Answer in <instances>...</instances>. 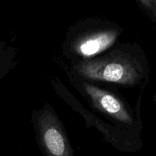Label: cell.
Listing matches in <instances>:
<instances>
[{"label": "cell", "mask_w": 156, "mask_h": 156, "mask_svg": "<svg viewBox=\"0 0 156 156\" xmlns=\"http://www.w3.org/2000/svg\"><path fill=\"white\" fill-rule=\"evenodd\" d=\"M33 120L38 144L44 156H74L64 126L50 105L34 111Z\"/></svg>", "instance_id": "obj_2"}, {"label": "cell", "mask_w": 156, "mask_h": 156, "mask_svg": "<svg viewBox=\"0 0 156 156\" xmlns=\"http://www.w3.org/2000/svg\"><path fill=\"white\" fill-rule=\"evenodd\" d=\"M120 32L116 29L88 30L79 33L70 42V50L83 59L93 58L112 47Z\"/></svg>", "instance_id": "obj_4"}, {"label": "cell", "mask_w": 156, "mask_h": 156, "mask_svg": "<svg viewBox=\"0 0 156 156\" xmlns=\"http://www.w3.org/2000/svg\"><path fill=\"white\" fill-rule=\"evenodd\" d=\"M79 83L87 97L91 100V104L105 115L126 126L133 125V117L120 98L111 91L89 83L86 80Z\"/></svg>", "instance_id": "obj_3"}, {"label": "cell", "mask_w": 156, "mask_h": 156, "mask_svg": "<svg viewBox=\"0 0 156 156\" xmlns=\"http://www.w3.org/2000/svg\"><path fill=\"white\" fill-rule=\"evenodd\" d=\"M73 69L86 81L112 82L126 86L138 85L146 76V66L138 58L121 48L98 57L82 59Z\"/></svg>", "instance_id": "obj_1"}]
</instances>
